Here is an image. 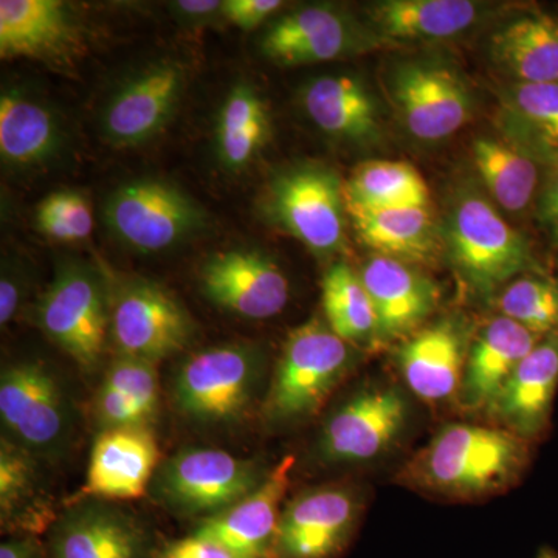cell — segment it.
Returning <instances> with one entry per match:
<instances>
[{
  "mask_svg": "<svg viewBox=\"0 0 558 558\" xmlns=\"http://www.w3.org/2000/svg\"><path fill=\"white\" fill-rule=\"evenodd\" d=\"M267 473L259 462L230 451L185 449L161 462L149 492L175 515L205 520L252 494Z\"/></svg>",
  "mask_w": 558,
  "mask_h": 558,
  "instance_id": "obj_5",
  "label": "cell"
},
{
  "mask_svg": "<svg viewBox=\"0 0 558 558\" xmlns=\"http://www.w3.org/2000/svg\"><path fill=\"white\" fill-rule=\"evenodd\" d=\"M105 220L120 241L143 253L178 247L207 226L201 204L159 179L134 180L113 191Z\"/></svg>",
  "mask_w": 558,
  "mask_h": 558,
  "instance_id": "obj_8",
  "label": "cell"
},
{
  "mask_svg": "<svg viewBox=\"0 0 558 558\" xmlns=\"http://www.w3.org/2000/svg\"><path fill=\"white\" fill-rule=\"evenodd\" d=\"M303 106L315 126L332 137L362 142L379 132L376 102L354 76H318L304 89Z\"/></svg>",
  "mask_w": 558,
  "mask_h": 558,
  "instance_id": "obj_30",
  "label": "cell"
},
{
  "mask_svg": "<svg viewBox=\"0 0 558 558\" xmlns=\"http://www.w3.org/2000/svg\"><path fill=\"white\" fill-rule=\"evenodd\" d=\"M170 7L175 20L193 25V27L207 25L218 17L226 20L223 2H219V0H179V2H172Z\"/></svg>",
  "mask_w": 558,
  "mask_h": 558,
  "instance_id": "obj_42",
  "label": "cell"
},
{
  "mask_svg": "<svg viewBox=\"0 0 558 558\" xmlns=\"http://www.w3.org/2000/svg\"><path fill=\"white\" fill-rule=\"evenodd\" d=\"M185 81V70L174 61L154 62L124 81L101 116L106 140L134 148L156 137L174 116Z\"/></svg>",
  "mask_w": 558,
  "mask_h": 558,
  "instance_id": "obj_14",
  "label": "cell"
},
{
  "mask_svg": "<svg viewBox=\"0 0 558 558\" xmlns=\"http://www.w3.org/2000/svg\"><path fill=\"white\" fill-rule=\"evenodd\" d=\"M470 0H387L371 7L369 17L385 38L432 40L453 38L478 20Z\"/></svg>",
  "mask_w": 558,
  "mask_h": 558,
  "instance_id": "obj_31",
  "label": "cell"
},
{
  "mask_svg": "<svg viewBox=\"0 0 558 558\" xmlns=\"http://www.w3.org/2000/svg\"><path fill=\"white\" fill-rule=\"evenodd\" d=\"M365 44L347 14L332 7L314 5L275 21L260 39V50L279 65H303L359 53Z\"/></svg>",
  "mask_w": 558,
  "mask_h": 558,
  "instance_id": "obj_19",
  "label": "cell"
},
{
  "mask_svg": "<svg viewBox=\"0 0 558 558\" xmlns=\"http://www.w3.org/2000/svg\"><path fill=\"white\" fill-rule=\"evenodd\" d=\"M267 216L318 255L344 248V185L322 165H301L279 172L264 201Z\"/></svg>",
  "mask_w": 558,
  "mask_h": 558,
  "instance_id": "obj_10",
  "label": "cell"
},
{
  "mask_svg": "<svg viewBox=\"0 0 558 558\" xmlns=\"http://www.w3.org/2000/svg\"><path fill=\"white\" fill-rule=\"evenodd\" d=\"M39 459L2 436L0 442V523L10 537H39L60 512L44 492Z\"/></svg>",
  "mask_w": 558,
  "mask_h": 558,
  "instance_id": "obj_25",
  "label": "cell"
},
{
  "mask_svg": "<svg viewBox=\"0 0 558 558\" xmlns=\"http://www.w3.org/2000/svg\"><path fill=\"white\" fill-rule=\"evenodd\" d=\"M33 318L51 343L92 373L100 366L109 340L108 275L86 260H62L36 303Z\"/></svg>",
  "mask_w": 558,
  "mask_h": 558,
  "instance_id": "obj_3",
  "label": "cell"
},
{
  "mask_svg": "<svg viewBox=\"0 0 558 558\" xmlns=\"http://www.w3.org/2000/svg\"><path fill=\"white\" fill-rule=\"evenodd\" d=\"M447 238L458 270L472 288L492 292L535 269L531 245L480 196H464L451 211Z\"/></svg>",
  "mask_w": 558,
  "mask_h": 558,
  "instance_id": "obj_9",
  "label": "cell"
},
{
  "mask_svg": "<svg viewBox=\"0 0 558 558\" xmlns=\"http://www.w3.org/2000/svg\"><path fill=\"white\" fill-rule=\"evenodd\" d=\"M391 94L407 130L418 140L450 137L470 119L472 100L454 70L429 62L400 65Z\"/></svg>",
  "mask_w": 558,
  "mask_h": 558,
  "instance_id": "obj_16",
  "label": "cell"
},
{
  "mask_svg": "<svg viewBox=\"0 0 558 558\" xmlns=\"http://www.w3.org/2000/svg\"><path fill=\"white\" fill-rule=\"evenodd\" d=\"M81 35L68 5L58 0H2L0 57L28 58L47 64H72L81 53Z\"/></svg>",
  "mask_w": 558,
  "mask_h": 558,
  "instance_id": "obj_20",
  "label": "cell"
},
{
  "mask_svg": "<svg viewBox=\"0 0 558 558\" xmlns=\"http://www.w3.org/2000/svg\"><path fill=\"white\" fill-rule=\"evenodd\" d=\"M344 201L366 208L428 207L429 190L413 165L371 160L352 172L344 185Z\"/></svg>",
  "mask_w": 558,
  "mask_h": 558,
  "instance_id": "obj_35",
  "label": "cell"
},
{
  "mask_svg": "<svg viewBox=\"0 0 558 558\" xmlns=\"http://www.w3.org/2000/svg\"><path fill=\"white\" fill-rule=\"evenodd\" d=\"M0 558H50L39 537H10L0 545Z\"/></svg>",
  "mask_w": 558,
  "mask_h": 558,
  "instance_id": "obj_44",
  "label": "cell"
},
{
  "mask_svg": "<svg viewBox=\"0 0 558 558\" xmlns=\"http://www.w3.org/2000/svg\"><path fill=\"white\" fill-rule=\"evenodd\" d=\"M264 355L252 343H223L183 360L172 384L180 413L201 424L241 421L258 395Z\"/></svg>",
  "mask_w": 558,
  "mask_h": 558,
  "instance_id": "obj_4",
  "label": "cell"
},
{
  "mask_svg": "<svg viewBox=\"0 0 558 558\" xmlns=\"http://www.w3.org/2000/svg\"><path fill=\"white\" fill-rule=\"evenodd\" d=\"M469 349L461 326L451 319L418 329L398 352V366L407 387L427 403L457 398Z\"/></svg>",
  "mask_w": 558,
  "mask_h": 558,
  "instance_id": "obj_24",
  "label": "cell"
},
{
  "mask_svg": "<svg viewBox=\"0 0 558 558\" xmlns=\"http://www.w3.org/2000/svg\"><path fill=\"white\" fill-rule=\"evenodd\" d=\"M512 100L535 153L558 168V83L517 84Z\"/></svg>",
  "mask_w": 558,
  "mask_h": 558,
  "instance_id": "obj_37",
  "label": "cell"
},
{
  "mask_svg": "<svg viewBox=\"0 0 558 558\" xmlns=\"http://www.w3.org/2000/svg\"><path fill=\"white\" fill-rule=\"evenodd\" d=\"M109 340L117 355L157 363L185 351L194 322L163 286L138 277L109 278Z\"/></svg>",
  "mask_w": 558,
  "mask_h": 558,
  "instance_id": "obj_6",
  "label": "cell"
},
{
  "mask_svg": "<svg viewBox=\"0 0 558 558\" xmlns=\"http://www.w3.org/2000/svg\"><path fill=\"white\" fill-rule=\"evenodd\" d=\"M492 57L519 84L558 83V16L529 11L495 33Z\"/></svg>",
  "mask_w": 558,
  "mask_h": 558,
  "instance_id": "obj_27",
  "label": "cell"
},
{
  "mask_svg": "<svg viewBox=\"0 0 558 558\" xmlns=\"http://www.w3.org/2000/svg\"><path fill=\"white\" fill-rule=\"evenodd\" d=\"M542 337L505 315L490 319L469 348L458 392L462 410H490L513 371L537 347Z\"/></svg>",
  "mask_w": 558,
  "mask_h": 558,
  "instance_id": "obj_22",
  "label": "cell"
},
{
  "mask_svg": "<svg viewBox=\"0 0 558 558\" xmlns=\"http://www.w3.org/2000/svg\"><path fill=\"white\" fill-rule=\"evenodd\" d=\"M473 160L488 193L508 211H523L537 196L539 157L532 150L478 138L473 143Z\"/></svg>",
  "mask_w": 558,
  "mask_h": 558,
  "instance_id": "obj_32",
  "label": "cell"
},
{
  "mask_svg": "<svg viewBox=\"0 0 558 558\" xmlns=\"http://www.w3.org/2000/svg\"><path fill=\"white\" fill-rule=\"evenodd\" d=\"M28 295V277L20 264L7 260L0 277V325L5 328L16 317Z\"/></svg>",
  "mask_w": 558,
  "mask_h": 558,
  "instance_id": "obj_39",
  "label": "cell"
},
{
  "mask_svg": "<svg viewBox=\"0 0 558 558\" xmlns=\"http://www.w3.org/2000/svg\"><path fill=\"white\" fill-rule=\"evenodd\" d=\"M270 137L266 102L247 83H238L227 95L216 124V149L223 168L242 171Z\"/></svg>",
  "mask_w": 558,
  "mask_h": 558,
  "instance_id": "obj_33",
  "label": "cell"
},
{
  "mask_svg": "<svg viewBox=\"0 0 558 558\" xmlns=\"http://www.w3.org/2000/svg\"><path fill=\"white\" fill-rule=\"evenodd\" d=\"M60 120L44 102L20 89L0 95V156L11 167L33 168L60 153Z\"/></svg>",
  "mask_w": 558,
  "mask_h": 558,
  "instance_id": "obj_28",
  "label": "cell"
},
{
  "mask_svg": "<svg viewBox=\"0 0 558 558\" xmlns=\"http://www.w3.org/2000/svg\"><path fill=\"white\" fill-rule=\"evenodd\" d=\"M539 220L550 234L554 245L558 248V168L550 175L545 190L542 193V201L538 207Z\"/></svg>",
  "mask_w": 558,
  "mask_h": 558,
  "instance_id": "obj_43",
  "label": "cell"
},
{
  "mask_svg": "<svg viewBox=\"0 0 558 558\" xmlns=\"http://www.w3.org/2000/svg\"><path fill=\"white\" fill-rule=\"evenodd\" d=\"M160 464L153 428L101 429L92 447L86 484L75 499L128 501L143 497Z\"/></svg>",
  "mask_w": 558,
  "mask_h": 558,
  "instance_id": "obj_18",
  "label": "cell"
},
{
  "mask_svg": "<svg viewBox=\"0 0 558 558\" xmlns=\"http://www.w3.org/2000/svg\"><path fill=\"white\" fill-rule=\"evenodd\" d=\"M35 222L40 233L61 242L87 240L94 230L89 199L73 190L49 194L36 208Z\"/></svg>",
  "mask_w": 558,
  "mask_h": 558,
  "instance_id": "obj_38",
  "label": "cell"
},
{
  "mask_svg": "<svg viewBox=\"0 0 558 558\" xmlns=\"http://www.w3.org/2000/svg\"><path fill=\"white\" fill-rule=\"evenodd\" d=\"M409 403L399 389L371 387L348 399L323 425L319 457L337 464L379 458L399 439Z\"/></svg>",
  "mask_w": 558,
  "mask_h": 558,
  "instance_id": "obj_12",
  "label": "cell"
},
{
  "mask_svg": "<svg viewBox=\"0 0 558 558\" xmlns=\"http://www.w3.org/2000/svg\"><path fill=\"white\" fill-rule=\"evenodd\" d=\"M501 315L535 336L558 333V279L543 274L523 275L510 281L498 300Z\"/></svg>",
  "mask_w": 558,
  "mask_h": 558,
  "instance_id": "obj_36",
  "label": "cell"
},
{
  "mask_svg": "<svg viewBox=\"0 0 558 558\" xmlns=\"http://www.w3.org/2000/svg\"><path fill=\"white\" fill-rule=\"evenodd\" d=\"M154 558H234L218 543L191 534L189 537L171 539L157 548Z\"/></svg>",
  "mask_w": 558,
  "mask_h": 558,
  "instance_id": "obj_41",
  "label": "cell"
},
{
  "mask_svg": "<svg viewBox=\"0 0 558 558\" xmlns=\"http://www.w3.org/2000/svg\"><path fill=\"white\" fill-rule=\"evenodd\" d=\"M359 519V499L347 487L303 492L282 509L274 558H336L351 542Z\"/></svg>",
  "mask_w": 558,
  "mask_h": 558,
  "instance_id": "obj_15",
  "label": "cell"
},
{
  "mask_svg": "<svg viewBox=\"0 0 558 558\" xmlns=\"http://www.w3.org/2000/svg\"><path fill=\"white\" fill-rule=\"evenodd\" d=\"M373 301L379 341L409 339L438 304V289L403 260L373 256L359 271Z\"/></svg>",
  "mask_w": 558,
  "mask_h": 558,
  "instance_id": "obj_21",
  "label": "cell"
},
{
  "mask_svg": "<svg viewBox=\"0 0 558 558\" xmlns=\"http://www.w3.org/2000/svg\"><path fill=\"white\" fill-rule=\"evenodd\" d=\"M0 421L7 439L40 459L65 449L75 417L57 374L44 363L21 360L0 374Z\"/></svg>",
  "mask_w": 558,
  "mask_h": 558,
  "instance_id": "obj_7",
  "label": "cell"
},
{
  "mask_svg": "<svg viewBox=\"0 0 558 558\" xmlns=\"http://www.w3.org/2000/svg\"><path fill=\"white\" fill-rule=\"evenodd\" d=\"M322 303L330 330L352 348L379 343L373 301L357 271L343 260L323 277Z\"/></svg>",
  "mask_w": 558,
  "mask_h": 558,
  "instance_id": "obj_34",
  "label": "cell"
},
{
  "mask_svg": "<svg viewBox=\"0 0 558 558\" xmlns=\"http://www.w3.org/2000/svg\"><path fill=\"white\" fill-rule=\"evenodd\" d=\"M360 241L377 255L418 263L435 255L436 230L428 207L366 208L347 204Z\"/></svg>",
  "mask_w": 558,
  "mask_h": 558,
  "instance_id": "obj_29",
  "label": "cell"
},
{
  "mask_svg": "<svg viewBox=\"0 0 558 558\" xmlns=\"http://www.w3.org/2000/svg\"><path fill=\"white\" fill-rule=\"evenodd\" d=\"M199 286L215 306L245 319L274 318L288 306V277L259 250L215 253L201 266Z\"/></svg>",
  "mask_w": 558,
  "mask_h": 558,
  "instance_id": "obj_13",
  "label": "cell"
},
{
  "mask_svg": "<svg viewBox=\"0 0 558 558\" xmlns=\"http://www.w3.org/2000/svg\"><path fill=\"white\" fill-rule=\"evenodd\" d=\"M558 389V333L545 337L513 371L488 413L502 428L534 442L548 432Z\"/></svg>",
  "mask_w": 558,
  "mask_h": 558,
  "instance_id": "obj_23",
  "label": "cell"
},
{
  "mask_svg": "<svg viewBox=\"0 0 558 558\" xmlns=\"http://www.w3.org/2000/svg\"><path fill=\"white\" fill-rule=\"evenodd\" d=\"M354 348L323 319L293 329L263 403L266 424L289 427L315 416L354 366Z\"/></svg>",
  "mask_w": 558,
  "mask_h": 558,
  "instance_id": "obj_2",
  "label": "cell"
},
{
  "mask_svg": "<svg viewBox=\"0 0 558 558\" xmlns=\"http://www.w3.org/2000/svg\"><path fill=\"white\" fill-rule=\"evenodd\" d=\"M531 461V442L502 427L440 428L403 469L410 486L451 499H476L512 487Z\"/></svg>",
  "mask_w": 558,
  "mask_h": 558,
  "instance_id": "obj_1",
  "label": "cell"
},
{
  "mask_svg": "<svg viewBox=\"0 0 558 558\" xmlns=\"http://www.w3.org/2000/svg\"><path fill=\"white\" fill-rule=\"evenodd\" d=\"M94 410L101 429L153 427L160 410L157 365L117 355L95 396Z\"/></svg>",
  "mask_w": 558,
  "mask_h": 558,
  "instance_id": "obj_26",
  "label": "cell"
},
{
  "mask_svg": "<svg viewBox=\"0 0 558 558\" xmlns=\"http://www.w3.org/2000/svg\"><path fill=\"white\" fill-rule=\"evenodd\" d=\"M279 0H226L223 17L242 31H253L281 9Z\"/></svg>",
  "mask_w": 558,
  "mask_h": 558,
  "instance_id": "obj_40",
  "label": "cell"
},
{
  "mask_svg": "<svg viewBox=\"0 0 558 558\" xmlns=\"http://www.w3.org/2000/svg\"><path fill=\"white\" fill-rule=\"evenodd\" d=\"M537 558H558V554L556 553V550L546 548L538 554Z\"/></svg>",
  "mask_w": 558,
  "mask_h": 558,
  "instance_id": "obj_45",
  "label": "cell"
},
{
  "mask_svg": "<svg viewBox=\"0 0 558 558\" xmlns=\"http://www.w3.org/2000/svg\"><path fill=\"white\" fill-rule=\"evenodd\" d=\"M117 501L75 499L47 532L50 558H154L159 546L142 520Z\"/></svg>",
  "mask_w": 558,
  "mask_h": 558,
  "instance_id": "obj_11",
  "label": "cell"
},
{
  "mask_svg": "<svg viewBox=\"0 0 558 558\" xmlns=\"http://www.w3.org/2000/svg\"><path fill=\"white\" fill-rule=\"evenodd\" d=\"M293 468L295 458L281 459L252 494L223 512L201 520L194 534L218 543L234 558H274L281 505Z\"/></svg>",
  "mask_w": 558,
  "mask_h": 558,
  "instance_id": "obj_17",
  "label": "cell"
}]
</instances>
